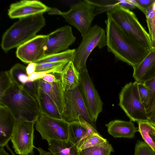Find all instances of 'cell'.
I'll list each match as a JSON object with an SVG mask.
<instances>
[{
    "label": "cell",
    "instance_id": "cell-1",
    "mask_svg": "<svg viewBox=\"0 0 155 155\" xmlns=\"http://www.w3.org/2000/svg\"><path fill=\"white\" fill-rule=\"evenodd\" d=\"M106 46L116 58L134 68L149 53L130 39L110 18L105 21Z\"/></svg>",
    "mask_w": 155,
    "mask_h": 155
},
{
    "label": "cell",
    "instance_id": "cell-2",
    "mask_svg": "<svg viewBox=\"0 0 155 155\" xmlns=\"http://www.w3.org/2000/svg\"><path fill=\"white\" fill-rule=\"evenodd\" d=\"M0 105L8 107L17 121L35 123L41 114L37 100L14 84L0 97Z\"/></svg>",
    "mask_w": 155,
    "mask_h": 155
},
{
    "label": "cell",
    "instance_id": "cell-3",
    "mask_svg": "<svg viewBox=\"0 0 155 155\" xmlns=\"http://www.w3.org/2000/svg\"><path fill=\"white\" fill-rule=\"evenodd\" d=\"M111 18L130 39L143 49L150 51L153 47L150 35L130 10L118 4L107 13Z\"/></svg>",
    "mask_w": 155,
    "mask_h": 155
},
{
    "label": "cell",
    "instance_id": "cell-4",
    "mask_svg": "<svg viewBox=\"0 0 155 155\" xmlns=\"http://www.w3.org/2000/svg\"><path fill=\"white\" fill-rule=\"evenodd\" d=\"M43 14L19 19L3 35L1 43L5 53L32 39L45 25Z\"/></svg>",
    "mask_w": 155,
    "mask_h": 155
},
{
    "label": "cell",
    "instance_id": "cell-5",
    "mask_svg": "<svg viewBox=\"0 0 155 155\" xmlns=\"http://www.w3.org/2000/svg\"><path fill=\"white\" fill-rule=\"evenodd\" d=\"M106 46V33L104 30L95 25L82 38L78 47L75 49L73 61L77 69L80 71L87 69L86 62L90 54L97 47L101 49Z\"/></svg>",
    "mask_w": 155,
    "mask_h": 155
},
{
    "label": "cell",
    "instance_id": "cell-6",
    "mask_svg": "<svg viewBox=\"0 0 155 155\" xmlns=\"http://www.w3.org/2000/svg\"><path fill=\"white\" fill-rule=\"evenodd\" d=\"M62 16L70 25L76 28L83 38L90 31L96 15L91 0H80L72 5L66 12L61 11Z\"/></svg>",
    "mask_w": 155,
    "mask_h": 155
},
{
    "label": "cell",
    "instance_id": "cell-7",
    "mask_svg": "<svg viewBox=\"0 0 155 155\" xmlns=\"http://www.w3.org/2000/svg\"><path fill=\"white\" fill-rule=\"evenodd\" d=\"M64 108L62 119L70 123L78 120V117L82 118L97 130L96 122L92 120L78 87L64 91Z\"/></svg>",
    "mask_w": 155,
    "mask_h": 155
},
{
    "label": "cell",
    "instance_id": "cell-8",
    "mask_svg": "<svg viewBox=\"0 0 155 155\" xmlns=\"http://www.w3.org/2000/svg\"><path fill=\"white\" fill-rule=\"evenodd\" d=\"M119 106L130 121L148 120L147 109L136 97L133 83L130 82L123 87L119 94Z\"/></svg>",
    "mask_w": 155,
    "mask_h": 155
},
{
    "label": "cell",
    "instance_id": "cell-9",
    "mask_svg": "<svg viewBox=\"0 0 155 155\" xmlns=\"http://www.w3.org/2000/svg\"><path fill=\"white\" fill-rule=\"evenodd\" d=\"M35 124L36 129L43 140H68L69 123L62 119L41 114Z\"/></svg>",
    "mask_w": 155,
    "mask_h": 155
},
{
    "label": "cell",
    "instance_id": "cell-10",
    "mask_svg": "<svg viewBox=\"0 0 155 155\" xmlns=\"http://www.w3.org/2000/svg\"><path fill=\"white\" fill-rule=\"evenodd\" d=\"M78 87L92 120L96 122L99 114L102 111L103 104L95 87L87 69L80 71Z\"/></svg>",
    "mask_w": 155,
    "mask_h": 155
},
{
    "label": "cell",
    "instance_id": "cell-11",
    "mask_svg": "<svg viewBox=\"0 0 155 155\" xmlns=\"http://www.w3.org/2000/svg\"><path fill=\"white\" fill-rule=\"evenodd\" d=\"M29 121H17L11 140L15 153L19 155L34 154V125Z\"/></svg>",
    "mask_w": 155,
    "mask_h": 155
},
{
    "label": "cell",
    "instance_id": "cell-12",
    "mask_svg": "<svg viewBox=\"0 0 155 155\" xmlns=\"http://www.w3.org/2000/svg\"><path fill=\"white\" fill-rule=\"evenodd\" d=\"M48 39V35L36 36L17 48L16 57L26 63L35 62L45 56Z\"/></svg>",
    "mask_w": 155,
    "mask_h": 155
},
{
    "label": "cell",
    "instance_id": "cell-13",
    "mask_svg": "<svg viewBox=\"0 0 155 155\" xmlns=\"http://www.w3.org/2000/svg\"><path fill=\"white\" fill-rule=\"evenodd\" d=\"M48 36L45 56L68 50L69 46L74 43L76 39L73 35L71 27L69 25L60 28Z\"/></svg>",
    "mask_w": 155,
    "mask_h": 155
},
{
    "label": "cell",
    "instance_id": "cell-14",
    "mask_svg": "<svg viewBox=\"0 0 155 155\" xmlns=\"http://www.w3.org/2000/svg\"><path fill=\"white\" fill-rule=\"evenodd\" d=\"M51 8L37 0H23L12 4L8 15L12 18L19 19L48 12Z\"/></svg>",
    "mask_w": 155,
    "mask_h": 155
},
{
    "label": "cell",
    "instance_id": "cell-15",
    "mask_svg": "<svg viewBox=\"0 0 155 155\" xmlns=\"http://www.w3.org/2000/svg\"><path fill=\"white\" fill-rule=\"evenodd\" d=\"M17 122L9 109L0 105V147H4L8 145Z\"/></svg>",
    "mask_w": 155,
    "mask_h": 155
},
{
    "label": "cell",
    "instance_id": "cell-16",
    "mask_svg": "<svg viewBox=\"0 0 155 155\" xmlns=\"http://www.w3.org/2000/svg\"><path fill=\"white\" fill-rule=\"evenodd\" d=\"M78 120L69 123L68 140L77 147L80 142L89 135L98 133L81 115L78 116Z\"/></svg>",
    "mask_w": 155,
    "mask_h": 155
},
{
    "label": "cell",
    "instance_id": "cell-17",
    "mask_svg": "<svg viewBox=\"0 0 155 155\" xmlns=\"http://www.w3.org/2000/svg\"><path fill=\"white\" fill-rule=\"evenodd\" d=\"M38 87L44 91L53 100L61 114L64 108V91L61 81L51 83L47 82L42 79L36 81Z\"/></svg>",
    "mask_w": 155,
    "mask_h": 155
},
{
    "label": "cell",
    "instance_id": "cell-18",
    "mask_svg": "<svg viewBox=\"0 0 155 155\" xmlns=\"http://www.w3.org/2000/svg\"><path fill=\"white\" fill-rule=\"evenodd\" d=\"M108 133L115 138H133L138 131L131 121L116 120L106 124Z\"/></svg>",
    "mask_w": 155,
    "mask_h": 155
},
{
    "label": "cell",
    "instance_id": "cell-19",
    "mask_svg": "<svg viewBox=\"0 0 155 155\" xmlns=\"http://www.w3.org/2000/svg\"><path fill=\"white\" fill-rule=\"evenodd\" d=\"M80 72L73 61H69L60 74V79L64 91L72 90L78 87Z\"/></svg>",
    "mask_w": 155,
    "mask_h": 155
},
{
    "label": "cell",
    "instance_id": "cell-20",
    "mask_svg": "<svg viewBox=\"0 0 155 155\" xmlns=\"http://www.w3.org/2000/svg\"><path fill=\"white\" fill-rule=\"evenodd\" d=\"M41 114L56 118L62 119L58 107L51 98L38 87L37 99Z\"/></svg>",
    "mask_w": 155,
    "mask_h": 155
},
{
    "label": "cell",
    "instance_id": "cell-21",
    "mask_svg": "<svg viewBox=\"0 0 155 155\" xmlns=\"http://www.w3.org/2000/svg\"><path fill=\"white\" fill-rule=\"evenodd\" d=\"M48 149L54 155H80L78 147L68 140L47 141Z\"/></svg>",
    "mask_w": 155,
    "mask_h": 155
},
{
    "label": "cell",
    "instance_id": "cell-22",
    "mask_svg": "<svg viewBox=\"0 0 155 155\" xmlns=\"http://www.w3.org/2000/svg\"><path fill=\"white\" fill-rule=\"evenodd\" d=\"M155 59V48H153L142 61L134 68L133 77L135 81L142 83Z\"/></svg>",
    "mask_w": 155,
    "mask_h": 155
},
{
    "label": "cell",
    "instance_id": "cell-23",
    "mask_svg": "<svg viewBox=\"0 0 155 155\" xmlns=\"http://www.w3.org/2000/svg\"><path fill=\"white\" fill-rule=\"evenodd\" d=\"M26 66L20 63L14 65L9 71L8 75L14 84L22 88L28 81L29 76L26 71Z\"/></svg>",
    "mask_w": 155,
    "mask_h": 155
},
{
    "label": "cell",
    "instance_id": "cell-24",
    "mask_svg": "<svg viewBox=\"0 0 155 155\" xmlns=\"http://www.w3.org/2000/svg\"><path fill=\"white\" fill-rule=\"evenodd\" d=\"M137 122L138 126V131L144 141L155 151V141L151 136L152 135L155 136V126L148 121H140Z\"/></svg>",
    "mask_w": 155,
    "mask_h": 155
},
{
    "label": "cell",
    "instance_id": "cell-25",
    "mask_svg": "<svg viewBox=\"0 0 155 155\" xmlns=\"http://www.w3.org/2000/svg\"><path fill=\"white\" fill-rule=\"evenodd\" d=\"M75 52V49H68L57 53L46 56L35 63L38 64L63 61H73Z\"/></svg>",
    "mask_w": 155,
    "mask_h": 155
},
{
    "label": "cell",
    "instance_id": "cell-26",
    "mask_svg": "<svg viewBox=\"0 0 155 155\" xmlns=\"http://www.w3.org/2000/svg\"><path fill=\"white\" fill-rule=\"evenodd\" d=\"M79 151L80 155H110L114 149L111 144L107 141Z\"/></svg>",
    "mask_w": 155,
    "mask_h": 155
},
{
    "label": "cell",
    "instance_id": "cell-27",
    "mask_svg": "<svg viewBox=\"0 0 155 155\" xmlns=\"http://www.w3.org/2000/svg\"><path fill=\"white\" fill-rule=\"evenodd\" d=\"M135 94L147 110L150 104V92L148 88L143 83L136 81L133 83Z\"/></svg>",
    "mask_w": 155,
    "mask_h": 155
},
{
    "label": "cell",
    "instance_id": "cell-28",
    "mask_svg": "<svg viewBox=\"0 0 155 155\" xmlns=\"http://www.w3.org/2000/svg\"><path fill=\"white\" fill-rule=\"evenodd\" d=\"M107 140L99 134L95 133L89 135L84 139L78 146L79 150L94 146L105 141Z\"/></svg>",
    "mask_w": 155,
    "mask_h": 155
},
{
    "label": "cell",
    "instance_id": "cell-29",
    "mask_svg": "<svg viewBox=\"0 0 155 155\" xmlns=\"http://www.w3.org/2000/svg\"><path fill=\"white\" fill-rule=\"evenodd\" d=\"M91 1L94 6L96 16L104 12H107L118 4V0Z\"/></svg>",
    "mask_w": 155,
    "mask_h": 155
},
{
    "label": "cell",
    "instance_id": "cell-30",
    "mask_svg": "<svg viewBox=\"0 0 155 155\" xmlns=\"http://www.w3.org/2000/svg\"><path fill=\"white\" fill-rule=\"evenodd\" d=\"M145 15L152 47L155 48V10H153L151 6L147 9Z\"/></svg>",
    "mask_w": 155,
    "mask_h": 155
},
{
    "label": "cell",
    "instance_id": "cell-31",
    "mask_svg": "<svg viewBox=\"0 0 155 155\" xmlns=\"http://www.w3.org/2000/svg\"><path fill=\"white\" fill-rule=\"evenodd\" d=\"M134 155H155V151L144 141L138 140L135 146Z\"/></svg>",
    "mask_w": 155,
    "mask_h": 155
},
{
    "label": "cell",
    "instance_id": "cell-32",
    "mask_svg": "<svg viewBox=\"0 0 155 155\" xmlns=\"http://www.w3.org/2000/svg\"><path fill=\"white\" fill-rule=\"evenodd\" d=\"M13 84L8 71L1 72L0 74V97Z\"/></svg>",
    "mask_w": 155,
    "mask_h": 155
},
{
    "label": "cell",
    "instance_id": "cell-33",
    "mask_svg": "<svg viewBox=\"0 0 155 155\" xmlns=\"http://www.w3.org/2000/svg\"><path fill=\"white\" fill-rule=\"evenodd\" d=\"M66 65H61L53 69L46 71H35L29 76L28 81L33 82L42 79L46 74L49 73L60 74Z\"/></svg>",
    "mask_w": 155,
    "mask_h": 155
},
{
    "label": "cell",
    "instance_id": "cell-34",
    "mask_svg": "<svg viewBox=\"0 0 155 155\" xmlns=\"http://www.w3.org/2000/svg\"><path fill=\"white\" fill-rule=\"evenodd\" d=\"M69 61H63L37 64L35 71H44L50 70L64 64H67Z\"/></svg>",
    "mask_w": 155,
    "mask_h": 155
},
{
    "label": "cell",
    "instance_id": "cell-35",
    "mask_svg": "<svg viewBox=\"0 0 155 155\" xmlns=\"http://www.w3.org/2000/svg\"><path fill=\"white\" fill-rule=\"evenodd\" d=\"M143 83L149 91L150 104L148 108L151 106L155 98V75L145 81Z\"/></svg>",
    "mask_w": 155,
    "mask_h": 155
},
{
    "label": "cell",
    "instance_id": "cell-36",
    "mask_svg": "<svg viewBox=\"0 0 155 155\" xmlns=\"http://www.w3.org/2000/svg\"><path fill=\"white\" fill-rule=\"evenodd\" d=\"M22 89L33 97L37 99L38 87L36 81L33 82H27L25 84Z\"/></svg>",
    "mask_w": 155,
    "mask_h": 155
},
{
    "label": "cell",
    "instance_id": "cell-37",
    "mask_svg": "<svg viewBox=\"0 0 155 155\" xmlns=\"http://www.w3.org/2000/svg\"><path fill=\"white\" fill-rule=\"evenodd\" d=\"M42 79L44 81L50 83L57 82L61 80L60 78H57L54 74L52 73L46 74Z\"/></svg>",
    "mask_w": 155,
    "mask_h": 155
},
{
    "label": "cell",
    "instance_id": "cell-38",
    "mask_svg": "<svg viewBox=\"0 0 155 155\" xmlns=\"http://www.w3.org/2000/svg\"><path fill=\"white\" fill-rule=\"evenodd\" d=\"M155 75V59L150 69L146 74L143 81V83L145 81Z\"/></svg>",
    "mask_w": 155,
    "mask_h": 155
},
{
    "label": "cell",
    "instance_id": "cell-39",
    "mask_svg": "<svg viewBox=\"0 0 155 155\" xmlns=\"http://www.w3.org/2000/svg\"><path fill=\"white\" fill-rule=\"evenodd\" d=\"M118 5L122 7L129 10L133 9L136 7L127 0H118Z\"/></svg>",
    "mask_w": 155,
    "mask_h": 155
},
{
    "label": "cell",
    "instance_id": "cell-40",
    "mask_svg": "<svg viewBox=\"0 0 155 155\" xmlns=\"http://www.w3.org/2000/svg\"><path fill=\"white\" fill-rule=\"evenodd\" d=\"M36 65V63L32 62L29 63L26 66V72L29 76L35 72Z\"/></svg>",
    "mask_w": 155,
    "mask_h": 155
},
{
    "label": "cell",
    "instance_id": "cell-41",
    "mask_svg": "<svg viewBox=\"0 0 155 155\" xmlns=\"http://www.w3.org/2000/svg\"><path fill=\"white\" fill-rule=\"evenodd\" d=\"M137 1L143 7L147 9L151 6L155 0H137Z\"/></svg>",
    "mask_w": 155,
    "mask_h": 155
},
{
    "label": "cell",
    "instance_id": "cell-42",
    "mask_svg": "<svg viewBox=\"0 0 155 155\" xmlns=\"http://www.w3.org/2000/svg\"><path fill=\"white\" fill-rule=\"evenodd\" d=\"M127 1L133 5L141 11L145 15L147 12V9L143 7L137 1V0H127Z\"/></svg>",
    "mask_w": 155,
    "mask_h": 155
},
{
    "label": "cell",
    "instance_id": "cell-43",
    "mask_svg": "<svg viewBox=\"0 0 155 155\" xmlns=\"http://www.w3.org/2000/svg\"><path fill=\"white\" fill-rule=\"evenodd\" d=\"M35 148L38 152L39 155H54L50 152L46 151L41 147H35Z\"/></svg>",
    "mask_w": 155,
    "mask_h": 155
},
{
    "label": "cell",
    "instance_id": "cell-44",
    "mask_svg": "<svg viewBox=\"0 0 155 155\" xmlns=\"http://www.w3.org/2000/svg\"><path fill=\"white\" fill-rule=\"evenodd\" d=\"M148 121L155 126V109L149 116Z\"/></svg>",
    "mask_w": 155,
    "mask_h": 155
},
{
    "label": "cell",
    "instance_id": "cell-45",
    "mask_svg": "<svg viewBox=\"0 0 155 155\" xmlns=\"http://www.w3.org/2000/svg\"><path fill=\"white\" fill-rule=\"evenodd\" d=\"M60 11H61L56 8H51L50 10L48 12V14L50 15H59Z\"/></svg>",
    "mask_w": 155,
    "mask_h": 155
},
{
    "label": "cell",
    "instance_id": "cell-46",
    "mask_svg": "<svg viewBox=\"0 0 155 155\" xmlns=\"http://www.w3.org/2000/svg\"><path fill=\"white\" fill-rule=\"evenodd\" d=\"M155 109V98L151 106L147 110L148 117Z\"/></svg>",
    "mask_w": 155,
    "mask_h": 155
},
{
    "label": "cell",
    "instance_id": "cell-47",
    "mask_svg": "<svg viewBox=\"0 0 155 155\" xmlns=\"http://www.w3.org/2000/svg\"><path fill=\"white\" fill-rule=\"evenodd\" d=\"M0 155H10L5 150L4 147H0Z\"/></svg>",
    "mask_w": 155,
    "mask_h": 155
},
{
    "label": "cell",
    "instance_id": "cell-48",
    "mask_svg": "<svg viewBox=\"0 0 155 155\" xmlns=\"http://www.w3.org/2000/svg\"><path fill=\"white\" fill-rule=\"evenodd\" d=\"M151 7L153 10H155V1L151 5Z\"/></svg>",
    "mask_w": 155,
    "mask_h": 155
},
{
    "label": "cell",
    "instance_id": "cell-49",
    "mask_svg": "<svg viewBox=\"0 0 155 155\" xmlns=\"http://www.w3.org/2000/svg\"><path fill=\"white\" fill-rule=\"evenodd\" d=\"M152 137L153 138V139L155 141V136H152L151 135Z\"/></svg>",
    "mask_w": 155,
    "mask_h": 155
},
{
    "label": "cell",
    "instance_id": "cell-50",
    "mask_svg": "<svg viewBox=\"0 0 155 155\" xmlns=\"http://www.w3.org/2000/svg\"><path fill=\"white\" fill-rule=\"evenodd\" d=\"M12 155H15V154L13 153V152H12Z\"/></svg>",
    "mask_w": 155,
    "mask_h": 155
}]
</instances>
